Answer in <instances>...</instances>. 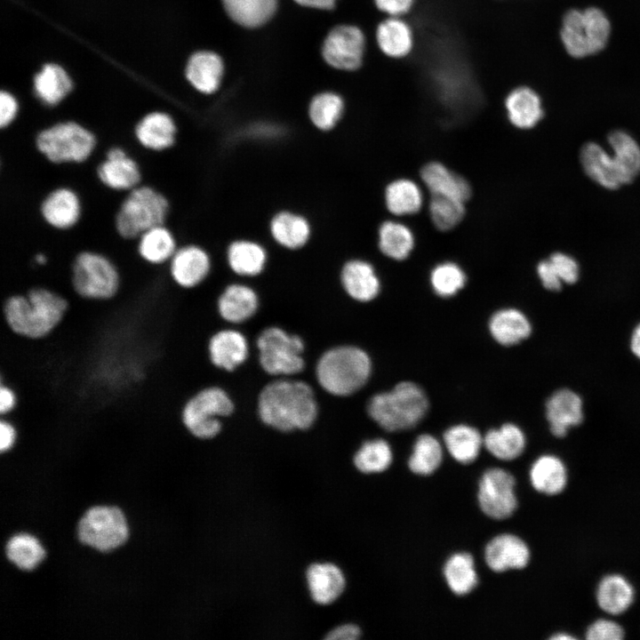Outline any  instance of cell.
<instances>
[{
    "label": "cell",
    "mask_w": 640,
    "mask_h": 640,
    "mask_svg": "<svg viewBox=\"0 0 640 640\" xmlns=\"http://www.w3.org/2000/svg\"><path fill=\"white\" fill-rule=\"evenodd\" d=\"M377 40L382 52L394 58L405 56L412 46V35L409 26L396 17L380 24Z\"/></svg>",
    "instance_id": "obj_40"
},
{
    "label": "cell",
    "mask_w": 640,
    "mask_h": 640,
    "mask_svg": "<svg viewBox=\"0 0 640 640\" xmlns=\"http://www.w3.org/2000/svg\"><path fill=\"white\" fill-rule=\"evenodd\" d=\"M177 126L166 112L155 110L144 115L134 127L137 142L144 148L159 152L173 146Z\"/></svg>",
    "instance_id": "obj_17"
},
{
    "label": "cell",
    "mask_w": 640,
    "mask_h": 640,
    "mask_svg": "<svg viewBox=\"0 0 640 640\" xmlns=\"http://www.w3.org/2000/svg\"><path fill=\"white\" fill-rule=\"evenodd\" d=\"M631 348L634 354L640 358V324L635 329L632 335Z\"/></svg>",
    "instance_id": "obj_58"
},
{
    "label": "cell",
    "mask_w": 640,
    "mask_h": 640,
    "mask_svg": "<svg viewBox=\"0 0 640 640\" xmlns=\"http://www.w3.org/2000/svg\"><path fill=\"white\" fill-rule=\"evenodd\" d=\"M428 212L434 226L441 231H448L463 220L466 213L465 202L444 196L430 195Z\"/></svg>",
    "instance_id": "obj_46"
},
{
    "label": "cell",
    "mask_w": 640,
    "mask_h": 640,
    "mask_svg": "<svg viewBox=\"0 0 640 640\" xmlns=\"http://www.w3.org/2000/svg\"><path fill=\"white\" fill-rule=\"evenodd\" d=\"M100 183L115 191L128 192L140 184L138 163L121 147L110 148L96 170Z\"/></svg>",
    "instance_id": "obj_15"
},
{
    "label": "cell",
    "mask_w": 640,
    "mask_h": 640,
    "mask_svg": "<svg viewBox=\"0 0 640 640\" xmlns=\"http://www.w3.org/2000/svg\"><path fill=\"white\" fill-rule=\"evenodd\" d=\"M581 400L568 389L556 392L547 403V418L552 434L557 437L566 435L569 428L582 421Z\"/></svg>",
    "instance_id": "obj_25"
},
{
    "label": "cell",
    "mask_w": 640,
    "mask_h": 640,
    "mask_svg": "<svg viewBox=\"0 0 640 640\" xmlns=\"http://www.w3.org/2000/svg\"><path fill=\"white\" fill-rule=\"evenodd\" d=\"M392 461V452L383 439L365 442L354 457L356 467L364 473H378L387 469Z\"/></svg>",
    "instance_id": "obj_47"
},
{
    "label": "cell",
    "mask_w": 640,
    "mask_h": 640,
    "mask_svg": "<svg viewBox=\"0 0 640 640\" xmlns=\"http://www.w3.org/2000/svg\"><path fill=\"white\" fill-rule=\"evenodd\" d=\"M19 438L18 428L15 424L5 417H0V452H11L16 445Z\"/></svg>",
    "instance_id": "obj_52"
},
{
    "label": "cell",
    "mask_w": 640,
    "mask_h": 640,
    "mask_svg": "<svg viewBox=\"0 0 640 640\" xmlns=\"http://www.w3.org/2000/svg\"><path fill=\"white\" fill-rule=\"evenodd\" d=\"M378 246L385 256L395 260H403L410 255L414 247V236L404 224L386 220L378 229Z\"/></svg>",
    "instance_id": "obj_37"
},
{
    "label": "cell",
    "mask_w": 640,
    "mask_h": 640,
    "mask_svg": "<svg viewBox=\"0 0 640 640\" xmlns=\"http://www.w3.org/2000/svg\"><path fill=\"white\" fill-rule=\"evenodd\" d=\"M69 307L68 300L46 286L36 285L25 293L8 296L0 303V316L15 334L40 340L61 324Z\"/></svg>",
    "instance_id": "obj_1"
},
{
    "label": "cell",
    "mask_w": 640,
    "mask_h": 640,
    "mask_svg": "<svg viewBox=\"0 0 640 640\" xmlns=\"http://www.w3.org/2000/svg\"><path fill=\"white\" fill-rule=\"evenodd\" d=\"M548 260L562 282L573 284L578 280L579 266L572 257L563 252H555Z\"/></svg>",
    "instance_id": "obj_50"
},
{
    "label": "cell",
    "mask_w": 640,
    "mask_h": 640,
    "mask_svg": "<svg viewBox=\"0 0 640 640\" xmlns=\"http://www.w3.org/2000/svg\"><path fill=\"white\" fill-rule=\"evenodd\" d=\"M375 3L379 9L396 17L405 13L411 8L412 0H375Z\"/></svg>",
    "instance_id": "obj_55"
},
{
    "label": "cell",
    "mask_w": 640,
    "mask_h": 640,
    "mask_svg": "<svg viewBox=\"0 0 640 640\" xmlns=\"http://www.w3.org/2000/svg\"><path fill=\"white\" fill-rule=\"evenodd\" d=\"M170 210L166 196L140 184L127 192L115 216V228L124 239H137L147 229L164 224Z\"/></svg>",
    "instance_id": "obj_6"
},
{
    "label": "cell",
    "mask_w": 640,
    "mask_h": 640,
    "mask_svg": "<svg viewBox=\"0 0 640 640\" xmlns=\"http://www.w3.org/2000/svg\"><path fill=\"white\" fill-rule=\"evenodd\" d=\"M580 162L587 175L602 187L616 189L624 185L612 154L599 144L586 143L580 150Z\"/></svg>",
    "instance_id": "obj_22"
},
{
    "label": "cell",
    "mask_w": 640,
    "mask_h": 640,
    "mask_svg": "<svg viewBox=\"0 0 640 640\" xmlns=\"http://www.w3.org/2000/svg\"><path fill=\"white\" fill-rule=\"evenodd\" d=\"M208 355L212 364L233 371L243 364L248 356L244 336L234 330L220 331L208 342Z\"/></svg>",
    "instance_id": "obj_23"
},
{
    "label": "cell",
    "mask_w": 640,
    "mask_h": 640,
    "mask_svg": "<svg viewBox=\"0 0 640 640\" xmlns=\"http://www.w3.org/2000/svg\"><path fill=\"white\" fill-rule=\"evenodd\" d=\"M39 212L44 221L57 230L72 228L79 221L82 204L77 193L68 187L51 190L42 200Z\"/></svg>",
    "instance_id": "obj_16"
},
{
    "label": "cell",
    "mask_w": 640,
    "mask_h": 640,
    "mask_svg": "<svg viewBox=\"0 0 640 640\" xmlns=\"http://www.w3.org/2000/svg\"><path fill=\"white\" fill-rule=\"evenodd\" d=\"M634 600V588L621 575L611 574L602 579L596 590V601L605 612L618 615L626 612Z\"/></svg>",
    "instance_id": "obj_33"
},
{
    "label": "cell",
    "mask_w": 640,
    "mask_h": 640,
    "mask_svg": "<svg viewBox=\"0 0 640 640\" xmlns=\"http://www.w3.org/2000/svg\"><path fill=\"white\" fill-rule=\"evenodd\" d=\"M444 574L451 590L462 596L472 591L477 584V574L470 554L457 553L445 563Z\"/></svg>",
    "instance_id": "obj_43"
},
{
    "label": "cell",
    "mask_w": 640,
    "mask_h": 640,
    "mask_svg": "<svg viewBox=\"0 0 640 640\" xmlns=\"http://www.w3.org/2000/svg\"><path fill=\"white\" fill-rule=\"evenodd\" d=\"M33 88L36 98L48 107H54L71 92V76L59 64L45 63L33 77Z\"/></svg>",
    "instance_id": "obj_24"
},
{
    "label": "cell",
    "mask_w": 640,
    "mask_h": 640,
    "mask_svg": "<svg viewBox=\"0 0 640 640\" xmlns=\"http://www.w3.org/2000/svg\"><path fill=\"white\" fill-rule=\"evenodd\" d=\"M211 258L206 250L197 244L178 247L166 265L171 280L180 288L193 290L208 276Z\"/></svg>",
    "instance_id": "obj_13"
},
{
    "label": "cell",
    "mask_w": 640,
    "mask_h": 640,
    "mask_svg": "<svg viewBox=\"0 0 640 640\" xmlns=\"http://www.w3.org/2000/svg\"><path fill=\"white\" fill-rule=\"evenodd\" d=\"M307 580L313 600L320 604L334 602L345 588L343 573L338 566L329 563L309 566Z\"/></svg>",
    "instance_id": "obj_27"
},
{
    "label": "cell",
    "mask_w": 640,
    "mask_h": 640,
    "mask_svg": "<svg viewBox=\"0 0 640 640\" xmlns=\"http://www.w3.org/2000/svg\"><path fill=\"white\" fill-rule=\"evenodd\" d=\"M260 364L272 375H292L304 368V342L279 327L265 329L257 340Z\"/></svg>",
    "instance_id": "obj_11"
},
{
    "label": "cell",
    "mask_w": 640,
    "mask_h": 640,
    "mask_svg": "<svg viewBox=\"0 0 640 640\" xmlns=\"http://www.w3.org/2000/svg\"><path fill=\"white\" fill-rule=\"evenodd\" d=\"M342 99L332 92L316 95L310 102L308 115L314 126L327 132L335 127L343 113Z\"/></svg>",
    "instance_id": "obj_44"
},
{
    "label": "cell",
    "mask_w": 640,
    "mask_h": 640,
    "mask_svg": "<svg viewBox=\"0 0 640 640\" xmlns=\"http://www.w3.org/2000/svg\"><path fill=\"white\" fill-rule=\"evenodd\" d=\"M69 279L73 292L90 300H108L119 292L122 275L118 265L108 256L96 251L76 253L69 263Z\"/></svg>",
    "instance_id": "obj_4"
},
{
    "label": "cell",
    "mask_w": 640,
    "mask_h": 640,
    "mask_svg": "<svg viewBox=\"0 0 640 640\" xmlns=\"http://www.w3.org/2000/svg\"><path fill=\"white\" fill-rule=\"evenodd\" d=\"M442 458L439 442L434 436L424 434L416 439L408 466L415 474L430 475L440 466Z\"/></svg>",
    "instance_id": "obj_45"
},
{
    "label": "cell",
    "mask_w": 640,
    "mask_h": 640,
    "mask_svg": "<svg viewBox=\"0 0 640 640\" xmlns=\"http://www.w3.org/2000/svg\"><path fill=\"white\" fill-rule=\"evenodd\" d=\"M484 444L494 457L511 460L521 455L525 447V437L522 430L514 424H504L498 429L489 430Z\"/></svg>",
    "instance_id": "obj_38"
},
{
    "label": "cell",
    "mask_w": 640,
    "mask_h": 640,
    "mask_svg": "<svg viewBox=\"0 0 640 640\" xmlns=\"http://www.w3.org/2000/svg\"><path fill=\"white\" fill-rule=\"evenodd\" d=\"M515 479L508 471L491 468L484 472L478 489V502L482 511L493 519L509 517L516 508Z\"/></svg>",
    "instance_id": "obj_12"
},
{
    "label": "cell",
    "mask_w": 640,
    "mask_h": 640,
    "mask_svg": "<svg viewBox=\"0 0 640 640\" xmlns=\"http://www.w3.org/2000/svg\"><path fill=\"white\" fill-rule=\"evenodd\" d=\"M428 403L424 391L415 383L404 381L392 390L377 394L368 404V413L388 431L414 427L426 414Z\"/></svg>",
    "instance_id": "obj_5"
},
{
    "label": "cell",
    "mask_w": 640,
    "mask_h": 640,
    "mask_svg": "<svg viewBox=\"0 0 640 640\" xmlns=\"http://www.w3.org/2000/svg\"><path fill=\"white\" fill-rule=\"evenodd\" d=\"M258 308V297L247 285H228L218 300L220 315L228 322L241 323L254 315Z\"/></svg>",
    "instance_id": "obj_30"
},
{
    "label": "cell",
    "mask_w": 640,
    "mask_h": 640,
    "mask_svg": "<svg viewBox=\"0 0 640 640\" xmlns=\"http://www.w3.org/2000/svg\"><path fill=\"white\" fill-rule=\"evenodd\" d=\"M223 65L220 58L211 52H197L190 56L186 77L191 85L203 93L214 92L220 82Z\"/></svg>",
    "instance_id": "obj_28"
},
{
    "label": "cell",
    "mask_w": 640,
    "mask_h": 640,
    "mask_svg": "<svg viewBox=\"0 0 640 640\" xmlns=\"http://www.w3.org/2000/svg\"><path fill=\"white\" fill-rule=\"evenodd\" d=\"M505 106L510 123L519 129L534 127L543 116L540 97L527 87L513 90L506 98Z\"/></svg>",
    "instance_id": "obj_29"
},
{
    "label": "cell",
    "mask_w": 640,
    "mask_h": 640,
    "mask_svg": "<svg viewBox=\"0 0 640 640\" xmlns=\"http://www.w3.org/2000/svg\"><path fill=\"white\" fill-rule=\"evenodd\" d=\"M610 22L597 8L571 10L563 19L561 38L567 52L575 58L595 54L606 44Z\"/></svg>",
    "instance_id": "obj_9"
},
{
    "label": "cell",
    "mask_w": 640,
    "mask_h": 640,
    "mask_svg": "<svg viewBox=\"0 0 640 640\" xmlns=\"http://www.w3.org/2000/svg\"><path fill=\"white\" fill-rule=\"evenodd\" d=\"M444 441L452 458L464 464L477 458L484 443L475 428L462 424L448 428L444 434Z\"/></svg>",
    "instance_id": "obj_39"
},
{
    "label": "cell",
    "mask_w": 640,
    "mask_h": 640,
    "mask_svg": "<svg viewBox=\"0 0 640 640\" xmlns=\"http://www.w3.org/2000/svg\"><path fill=\"white\" fill-rule=\"evenodd\" d=\"M371 361L362 349L340 346L322 355L316 368L320 386L328 393L346 396L360 389L368 380Z\"/></svg>",
    "instance_id": "obj_3"
},
{
    "label": "cell",
    "mask_w": 640,
    "mask_h": 640,
    "mask_svg": "<svg viewBox=\"0 0 640 640\" xmlns=\"http://www.w3.org/2000/svg\"><path fill=\"white\" fill-rule=\"evenodd\" d=\"M77 537L81 543L98 551H111L127 540L125 516L117 507H91L78 522Z\"/></svg>",
    "instance_id": "obj_10"
},
{
    "label": "cell",
    "mask_w": 640,
    "mask_h": 640,
    "mask_svg": "<svg viewBox=\"0 0 640 640\" xmlns=\"http://www.w3.org/2000/svg\"><path fill=\"white\" fill-rule=\"evenodd\" d=\"M364 46V38L359 28L339 26L327 36L323 45V56L336 68L353 70L361 65Z\"/></svg>",
    "instance_id": "obj_14"
},
{
    "label": "cell",
    "mask_w": 640,
    "mask_h": 640,
    "mask_svg": "<svg viewBox=\"0 0 640 640\" xmlns=\"http://www.w3.org/2000/svg\"><path fill=\"white\" fill-rule=\"evenodd\" d=\"M5 555L7 559L19 569L31 571L43 561L45 551L33 535L18 533L8 540Z\"/></svg>",
    "instance_id": "obj_41"
},
{
    "label": "cell",
    "mask_w": 640,
    "mask_h": 640,
    "mask_svg": "<svg viewBox=\"0 0 640 640\" xmlns=\"http://www.w3.org/2000/svg\"><path fill=\"white\" fill-rule=\"evenodd\" d=\"M19 112V103L10 92H0V127L4 129L11 125Z\"/></svg>",
    "instance_id": "obj_51"
},
{
    "label": "cell",
    "mask_w": 640,
    "mask_h": 640,
    "mask_svg": "<svg viewBox=\"0 0 640 640\" xmlns=\"http://www.w3.org/2000/svg\"><path fill=\"white\" fill-rule=\"evenodd\" d=\"M268 254L259 243L249 239L233 241L227 249L229 268L237 275L255 276L262 272Z\"/></svg>",
    "instance_id": "obj_31"
},
{
    "label": "cell",
    "mask_w": 640,
    "mask_h": 640,
    "mask_svg": "<svg viewBox=\"0 0 640 640\" xmlns=\"http://www.w3.org/2000/svg\"><path fill=\"white\" fill-rule=\"evenodd\" d=\"M608 143L624 184L631 182L640 172L639 145L631 135L620 130L609 134Z\"/></svg>",
    "instance_id": "obj_36"
},
{
    "label": "cell",
    "mask_w": 640,
    "mask_h": 640,
    "mask_svg": "<svg viewBox=\"0 0 640 640\" xmlns=\"http://www.w3.org/2000/svg\"><path fill=\"white\" fill-rule=\"evenodd\" d=\"M269 231L273 240L288 250H298L309 241L312 229L308 220L288 210L276 212L270 220Z\"/></svg>",
    "instance_id": "obj_20"
},
{
    "label": "cell",
    "mask_w": 640,
    "mask_h": 640,
    "mask_svg": "<svg viewBox=\"0 0 640 640\" xmlns=\"http://www.w3.org/2000/svg\"><path fill=\"white\" fill-rule=\"evenodd\" d=\"M430 283L439 296L451 297L465 285L466 275L456 263L446 261L433 268Z\"/></svg>",
    "instance_id": "obj_48"
},
{
    "label": "cell",
    "mask_w": 640,
    "mask_h": 640,
    "mask_svg": "<svg viewBox=\"0 0 640 640\" xmlns=\"http://www.w3.org/2000/svg\"><path fill=\"white\" fill-rule=\"evenodd\" d=\"M385 204L388 211L396 216L417 213L423 203L421 190L418 184L410 179H397L385 188Z\"/></svg>",
    "instance_id": "obj_34"
},
{
    "label": "cell",
    "mask_w": 640,
    "mask_h": 640,
    "mask_svg": "<svg viewBox=\"0 0 640 640\" xmlns=\"http://www.w3.org/2000/svg\"><path fill=\"white\" fill-rule=\"evenodd\" d=\"M177 249L174 235L164 224L147 229L137 238L138 256L149 266L167 265Z\"/></svg>",
    "instance_id": "obj_21"
},
{
    "label": "cell",
    "mask_w": 640,
    "mask_h": 640,
    "mask_svg": "<svg viewBox=\"0 0 640 640\" xmlns=\"http://www.w3.org/2000/svg\"><path fill=\"white\" fill-rule=\"evenodd\" d=\"M298 4L305 6L316 7L320 9H332L334 6L335 0H295Z\"/></svg>",
    "instance_id": "obj_57"
},
{
    "label": "cell",
    "mask_w": 640,
    "mask_h": 640,
    "mask_svg": "<svg viewBox=\"0 0 640 640\" xmlns=\"http://www.w3.org/2000/svg\"><path fill=\"white\" fill-rule=\"evenodd\" d=\"M341 284L354 300L369 301L380 292V281L373 267L363 260H350L342 267Z\"/></svg>",
    "instance_id": "obj_26"
},
{
    "label": "cell",
    "mask_w": 640,
    "mask_h": 640,
    "mask_svg": "<svg viewBox=\"0 0 640 640\" xmlns=\"http://www.w3.org/2000/svg\"><path fill=\"white\" fill-rule=\"evenodd\" d=\"M586 637L588 640H620L624 637V630L613 620L600 619L588 626Z\"/></svg>",
    "instance_id": "obj_49"
},
{
    "label": "cell",
    "mask_w": 640,
    "mask_h": 640,
    "mask_svg": "<svg viewBox=\"0 0 640 640\" xmlns=\"http://www.w3.org/2000/svg\"><path fill=\"white\" fill-rule=\"evenodd\" d=\"M361 635L359 628L354 624H344L332 629L326 635L328 640H356Z\"/></svg>",
    "instance_id": "obj_56"
},
{
    "label": "cell",
    "mask_w": 640,
    "mask_h": 640,
    "mask_svg": "<svg viewBox=\"0 0 640 640\" xmlns=\"http://www.w3.org/2000/svg\"><path fill=\"white\" fill-rule=\"evenodd\" d=\"M489 328L495 340L504 346L519 343L531 333V324L526 316L514 308H504L493 314Z\"/></svg>",
    "instance_id": "obj_35"
},
{
    "label": "cell",
    "mask_w": 640,
    "mask_h": 640,
    "mask_svg": "<svg viewBox=\"0 0 640 640\" xmlns=\"http://www.w3.org/2000/svg\"><path fill=\"white\" fill-rule=\"evenodd\" d=\"M233 409V402L223 389L209 386L201 388L185 402L180 416L188 434L205 440L220 433V418L229 415Z\"/></svg>",
    "instance_id": "obj_8"
},
{
    "label": "cell",
    "mask_w": 640,
    "mask_h": 640,
    "mask_svg": "<svg viewBox=\"0 0 640 640\" xmlns=\"http://www.w3.org/2000/svg\"><path fill=\"white\" fill-rule=\"evenodd\" d=\"M551 638H552V639H557V640H563V639H569V640H570V639H573L574 636H571V635H568V634H566V633H558V634H556V635H554Z\"/></svg>",
    "instance_id": "obj_59"
},
{
    "label": "cell",
    "mask_w": 640,
    "mask_h": 640,
    "mask_svg": "<svg viewBox=\"0 0 640 640\" xmlns=\"http://www.w3.org/2000/svg\"><path fill=\"white\" fill-rule=\"evenodd\" d=\"M487 565L494 572L522 569L530 560V550L525 542L512 534H501L493 538L484 552Z\"/></svg>",
    "instance_id": "obj_18"
},
{
    "label": "cell",
    "mask_w": 640,
    "mask_h": 640,
    "mask_svg": "<svg viewBox=\"0 0 640 640\" xmlns=\"http://www.w3.org/2000/svg\"><path fill=\"white\" fill-rule=\"evenodd\" d=\"M260 420L283 432L308 429L317 416V404L311 387L300 380H279L268 383L258 400Z\"/></svg>",
    "instance_id": "obj_2"
},
{
    "label": "cell",
    "mask_w": 640,
    "mask_h": 640,
    "mask_svg": "<svg viewBox=\"0 0 640 640\" xmlns=\"http://www.w3.org/2000/svg\"><path fill=\"white\" fill-rule=\"evenodd\" d=\"M538 276L546 289L558 291L562 287V281L557 276L549 260H541L537 266Z\"/></svg>",
    "instance_id": "obj_53"
},
{
    "label": "cell",
    "mask_w": 640,
    "mask_h": 640,
    "mask_svg": "<svg viewBox=\"0 0 640 640\" xmlns=\"http://www.w3.org/2000/svg\"><path fill=\"white\" fill-rule=\"evenodd\" d=\"M530 480L536 491L547 495L558 494L567 484L566 468L556 456H541L530 469Z\"/></svg>",
    "instance_id": "obj_32"
},
{
    "label": "cell",
    "mask_w": 640,
    "mask_h": 640,
    "mask_svg": "<svg viewBox=\"0 0 640 640\" xmlns=\"http://www.w3.org/2000/svg\"><path fill=\"white\" fill-rule=\"evenodd\" d=\"M230 18L244 27H257L274 13L276 0H223Z\"/></svg>",
    "instance_id": "obj_42"
},
{
    "label": "cell",
    "mask_w": 640,
    "mask_h": 640,
    "mask_svg": "<svg viewBox=\"0 0 640 640\" xmlns=\"http://www.w3.org/2000/svg\"><path fill=\"white\" fill-rule=\"evenodd\" d=\"M18 404L16 391L9 385L0 384V416L11 413Z\"/></svg>",
    "instance_id": "obj_54"
},
{
    "label": "cell",
    "mask_w": 640,
    "mask_h": 640,
    "mask_svg": "<svg viewBox=\"0 0 640 640\" xmlns=\"http://www.w3.org/2000/svg\"><path fill=\"white\" fill-rule=\"evenodd\" d=\"M420 179L430 195H440L467 202L472 194L468 181L439 162L426 164L420 172Z\"/></svg>",
    "instance_id": "obj_19"
},
{
    "label": "cell",
    "mask_w": 640,
    "mask_h": 640,
    "mask_svg": "<svg viewBox=\"0 0 640 640\" xmlns=\"http://www.w3.org/2000/svg\"><path fill=\"white\" fill-rule=\"evenodd\" d=\"M36 147L49 162L79 164L93 153L97 140L92 131L76 121H62L41 130Z\"/></svg>",
    "instance_id": "obj_7"
}]
</instances>
